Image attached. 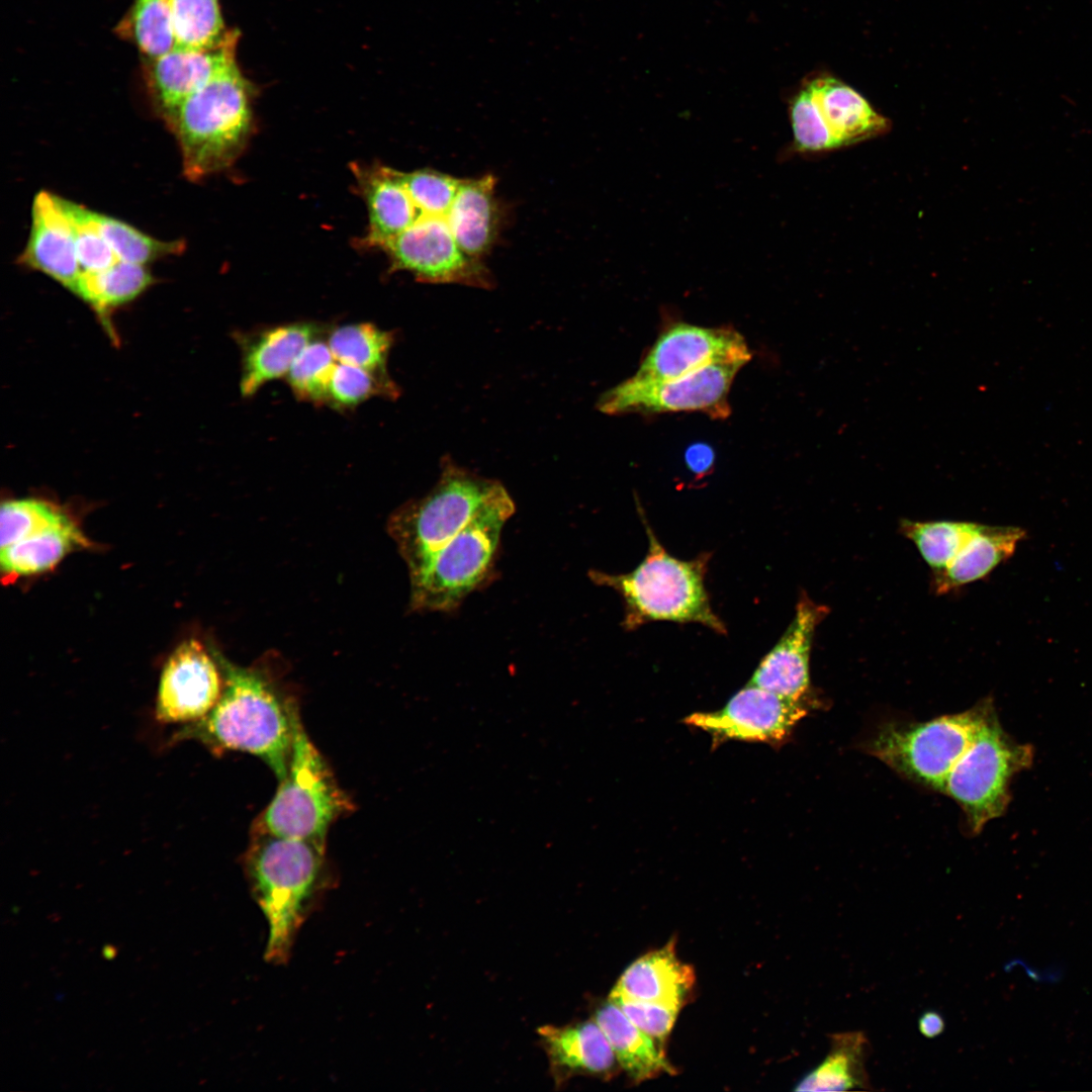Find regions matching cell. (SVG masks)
Instances as JSON below:
<instances>
[{
    "label": "cell",
    "instance_id": "20",
    "mask_svg": "<svg viewBox=\"0 0 1092 1092\" xmlns=\"http://www.w3.org/2000/svg\"><path fill=\"white\" fill-rule=\"evenodd\" d=\"M318 334L308 323L279 325L244 340L240 389L252 396L265 383L286 376L293 361Z\"/></svg>",
    "mask_w": 1092,
    "mask_h": 1092
},
{
    "label": "cell",
    "instance_id": "6",
    "mask_svg": "<svg viewBox=\"0 0 1092 1092\" xmlns=\"http://www.w3.org/2000/svg\"><path fill=\"white\" fill-rule=\"evenodd\" d=\"M503 488L498 480L480 476L444 456L433 488L423 497L402 505L388 521V533L408 573L421 568Z\"/></svg>",
    "mask_w": 1092,
    "mask_h": 1092
},
{
    "label": "cell",
    "instance_id": "9",
    "mask_svg": "<svg viewBox=\"0 0 1092 1092\" xmlns=\"http://www.w3.org/2000/svg\"><path fill=\"white\" fill-rule=\"evenodd\" d=\"M1032 758L1031 746L1012 741L993 711L951 768L941 793L961 805L973 833H978L1004 813L1010 801L1011 778L1028 767Z\"/></svg>",
    "mask_w": 1092,
    "mask_h": 1092
},
{
    "label": "cell",
    "instance_id": "16",
    "mask_svg": "<svg viewBox=\"0 0 1092 1092\" xmlns=\"http://www.w3.org/2000/svg\"><path fill=\"white\" fill-rule=\"evenodd\" d=\"M829 610L802 594L792 622L760 660L749 685L783 698L805 702L810 693V652L817 626Z\"/></svg>",
    "mask_w": 1092,
    "mask_h": 1092
},
{
    "label": "cell",
    "instance_id": "35",
    "mask_svg": "<svg viewBox=\"0 0 1092 1092\" xmlns=\"http://www.w3.org/2000/svg\"><path fill=\"white\" fill-rule=\"evenodd\" d=\"M69 519L48 502L34 498L4 502L0 514L1 549Z\"/></svg>",
    "mask_w": 1092,
    "mask_h": 1092
},
{
    "label": "cell",
    "instance_id": "15",
    "mask_svg": "<svg viewBox=\"0 0 1092 1092\" xmlns=\"http://www.w3.org/2000/svg\"><path fill=\"white\" fill-rule=\"evenodd\" d=\"M237 30H229L214 46L185 48L147 60L145 79L157 112L165 121L179 104L216 75L236 64Z\"/></svg>",
    "mask_w": 1092,
    "mask_h": 1092
},
{
    "label": "cell",
    "instance_id": "3",
    "mask_svg": "<svg viewBox=\"0 0 1092 1092\" xmlns=\"http://www.w3.org/2000/svg\"><path fill=\"white\" fill-rule=\"evenodd\" d=\"M648 538L644 559L628 573L611 574L590 570L593 582L616 590L624 602L623 627L633 631L654 621L701 624L718 634L726 627L711 607L705 587L710 560L703 553L692 560L670 555L660 544L645 516L641 515Z\"/></svg>",
    "mask_w": 1092,
    "mask_h": 1092
},
{
    "label": "cell",
    "instance_id": "28",
    "mask_svg": "<svg viewBox=\"0 0 1092 1092\" xmlns=\"http://www.w3.org/2000/svg\"><path fill=\"white\" fill-rule=\"evenodd\" d=\"M147 265L117 260L95 272H82L74 290L98 311H105L135 298L152 283Z\"/></svg>",
    "mask_w": 1092,
    "mask_h": 1092
},
{
    "label": "cell",
    "instance_id": "32",
    "mask_svg": "<svg viewBox=\"0 0 1092 1092\" xmlns=\"http://www.w3.org/2000/svg\"><path fill=\"white\" fill-rule=\"evenodd\" d=\"M978 527L979 524L971 522H900V532L916 545L932 571L947 565Z\"/></svg>",
    "mask_w": 1092,
    "mask_h": 1092
},
{
    "label": "cell",
    "instance_id": "33",
    "mask_svg": "<svg viewBox=\"0 0 1092 1092\" xmlns=\"http://www.w3.org/2000/svg\"><path fill=\"white\" fill-rule=\"evenodd\" d=\"M176 46L208 48L226 32L218 0H171Z\"/></svg>",
    "mask_w": 1092,
    "mask_h": 1092
},
{
    "label": "cell",
    "instance_id": "23",
    "mask_svg": "<svg viewBox=\"0 0 1092 1092\" xmlns=\"http://www.w3.org/2000/svg\"><path fill=\"white\" fill-rule=\"evenodd\" d=\"M1025 537L1021 528L979 527L959 553L943 568L932 571L931 588L938 595L980 579L1008 559Z\"/></svg>",
    "mask_w": 1092,
    "mask_h": 1092
},
{
    "label": "cell",
    "instance_id": "7",
    "mask_svg": "<svg viewBox=\"0 0 1092 1092\" xmlns=\"http://www.w3.org/2000/svg\"><path fill=\"white\" fill-rule=\"evenodd\" d=\"M292 747L286 777L281 780L257 830L273 835L325 843L331 823L349 807L321 753L291 703Z\"/></svg>",
    "mask_w": 1092,
    "mask_h": 1092
},
{
    "label": "cell",
    "instance_id": "43",
    "mask_svg": "<svg viewBox=\"0 0 1092 1092\" xmlns=\"http://www.w3.org/2000/svg\"><path fill=\"white\" fill-rule=\"evenodd\" d=\"M117 953H118V949L113 944L107 943V944L102 946L101 956H102L103 959H105L107 961H111V960L115 959Z\"/></svg>",
    "mask_w": 1092,
    "mask_h": 1092
},
{
    "label": "cell",
    "instance_id": "13",
    "mask_svg": "<svg viewBox=\"0 0 1092 1092\" xmlns=\"http://www.w3.org/2000/svg\"><path fill=\"white\" fill-rule=\"evenodd\" d=\"M806 705L747 684L720 710L694 713L685 722L719 740L779 744L807 714Z\"/></svg>",
    "mask_w": 1092,
    "mask_h": 1092
},
{
    "label": "cell",
    "instance_id": "34",
    "mask_svg": "<svg viewBox=\"0 0 1092 1092\" xmlns=\"http://www.w3.org/2000/svg\"><path fill=\"white\" fill-rule=\"evenodd\" d=\"M337 360L329 346L320 340L308 343L293 361L286 374L287 382L300 400L327 401L328 386Z\"/></svg>",
    "mask_w": 1092,
    "mask_h": 1092
},
{
    "label": "cell",
    "instance_id": "14",
    "mask_svg": "<svg viewBox=\"0 0 1092 1092\" xmlns=\"http://www.w3.org/2000/svg\"><path fill=\"white\" fill-rule=\"evenodd\" d=\"M222 689L223 676L218 664L198 640H186L163 667L156 717L168 724L197 722L212 710Z\"/></svg>",
    "mask_w": 1092,
    "mask_h": 1092
},
{
    "label": "cell",
    "instance_id": "39",
    "mask_svg": "<svg viewBox=\"0 0 1092 1092\" xmlns=\"http://www.w3.org/2000/svg\"><path fill=\"white\" fill-rule=\"evenodd\" d=\"M58 199L71 221L82 272L100 271L115 263L118 260L116 255L90 221L87 207L61 196Z\"/></svg>",
    "mask_w": 1092,
    "mask_h": 1092
},
{
    "label": "cell",
    "instance_id": "21",
    "mask_svg": "<svg viewBox=\"0 0 1092 1092\" xmlns=\"http://www.w3.org/2000/svg\"><path fill=\"white\" fill-rule=\"evenodd\" d=\"M494 189L495 178L489 174L461 179L445 215L459 247L480 261L493 247L499 232L500 209Z\"/></svg>",
    "mask_w": 1092,
    "mask_h": 1092
},
{
    "label": "cell",
    "instance_id": "10",
    "mask_svg": "<svg viewBox=\"0 0 1092 1092\" xmlns=\"http://www.w3.org/2000/svg\"><path fill=\"white\" fill-rule=\"evenodd\" d=\"M742 362L716 363L686 376L664 381H640L630 377L599 398L598 410L606 415L701 412L713 419L730 413L728 394Z\"/></svg>",
    "mask_w": 1092,
    "mask_h": 1092
},
{
    "label": "cell",
    "instance_id": "5",
    "mask_svg": "<svg viewBox=\"0 0 1092 1092\" xmlns=\"http://www.w3.org/2000/svg\"><path fill=\"white\" fill-rule=\"evenodd\" d=\"M515 504L503 488L411 578L410 607L416 612H451L491 574L503 528Z\"/></svg>",
    "mask_w": 1092,
    "mask_h": 1092
},
{
    "label": "cell",
    "instance_id": "37",
    "mask_svg": "<svg viewBox=\"0 0 1092 1092\" xmlns=\"http://www.w3.org/2000/svg\"><path fill=\"white\" fill-rule=\"evenodd\" d=\"M395 175L420 212L427 215L445 216L461 182V179L433 169L395 170Z\"/></svg>",
    "mask_w": 1092,
    "mask_h": 1092
},
{
    "label": "cell",
    "instance_id": "29",
    "mask_svg": "<svg viewBox=\"0 0 1092 1092\" xmlns=\"http://www.w3.org/2000/svg\"><path fill=\"white\" fill-rule=\"evenodd\" d=\"M394 338L373 324H349L331 332L328 344L338 362L388 376L386 364Z\"/></svg>",
    "mask_w": 1092,
    "mask_h": 1092
},
{
    "label": "cell",
    "instance_id": "2",
    "mask_svg": "<svg viewBox=\"0 0 1092 1092\" xmlns=\"http://www.w3.org/2000/svg\"><path fill=\"white\" fill-rule=\"evenodd\" d=\"M216 655L223 676L221 695L205 717L183 726L174 740L191 738L212 749L248 752L283 780L292 747L291 702H283L259 671Z\"/></svg>",
    "mask_w": 1092,
    "mask_h": 1092
},
{
    "label": "cell",
    "instance_id": "38",
    "mask_svg": "<svg viewBox=\"0 0 1092 1092\" xmlns=\"http://www.w3.org/2000/svg\"><path fill=\"white\" fill-rule=\"evenodd\" d=\"M790 119L796 152L822 154L837 150L807 84L791 101Z\"/></svg>",
    "mask_w": 1092,
    "mask_h": 1092
},
{
    "label": "cell",
    "instance_id": "30",
    "mask_svg": "<svg viewBox=\"0 0 1092 1092\" xmlns=\"http://www.w3.org/2000/svg\"><path fill=\"white\" fill-rule=\"evenodd\" d=\"M119 27L147 60L176 47L171 0H133Z\"/></svg>",
    "mask_w": 1092,
    "mask_h": 1092
},
{
    "label": "cell",
    "instance_id": "27",
    "mask_svg": "<svg viewBox=\"0 0 1092 1092\" xmlns=\"http://www.w3.org/2000/svg\"><path fill=\"white\" fill-rule=\"evenodd\" d=\"M88 540L71 519L1 549L0 563L8 576H26L49 570Z\"/></svg>",
    "mask_w": 1092,
    "mask_h": 1092
},
{
    "label": "cell",
    "instance_id": "42",
    "mask_svg": "<svg viewBox=\"0 0 1092 1092\" xmlns=\"http://www.w3.org/2000/svg\"><path fill=\"white\" fill-rule=\"evenodd\" d=\"M919 1032L926 1038H935L945 1029V1021L936 1010H926L918 1018Z\"/></svg>",
    "mask_w": 1092,
    "mask_h": 1092
},
{
    "label": "cell",
    "instance_id": "25",
    "mask_svg": "<svg viewBox=\"0 0 1092 1092\" xmlns=\"http://www.w3.org/2000/svg\"><path fill=\"white\" fill-rule=\"evenodd\" d=\"M594 1019L606 1034L620 1067L633 1082L674 1073L660 1044L637 1027L612 1000L596 1009Z\"/></svg>",
    "mask_w": 1092,
    "mask_h": 1092
},
{
    "label": "cell",
    "instance_id": "4",
    "mask_svg": "<svg viewBox=\"0 0 1092 1092\" xmlns=\"http://www.w3.org/2000/svg\"><path fill=\"white\" fill-rule=\"evenodd\" d=\"M250 92L234 64L189 95L165 120L179 145L188 180L225 170L242 153L252 129Z\"/></svg>",
    "mask_w": 1092,
    "mask_h": 1092
},
{
    "label": "cell",
    "instance_id": "1",
    "mask_svg": "<svg viewBox=\"0 0 1092 1092\" xmlns=\"http://www.w3.org/2000/svg\"><path fill=\"white\" fill-rule=\"evenodd\" d=\"M244 871L268 924L264 959L285 965L299 929L330 883L325 843L257 830L244 857Z\"/></svg>",
    "mask_w": 1092,
    "mask_h": 1092
},
{
    "label": "cell",
    "instance_id": "12",
    "mask_svg": "<svg viewBox=\"0 0 1092 1092\" xmlns=\"http://www.w3.org/2000/svg\"><path fill=\"white\" fill-rule=\"evenodd\" d=\"M750 358L744 338L732 329L677 323L659 335L632 377L640 381L671 380L711 364H746Z\"/></svg>",
    "mask_w": 1092,
    "mask_h": 1092
},
{
    "label": "cell",
    "instance_id": "22",
    "mask_svg": "<svg viewBox=\"0 0 1092 1092\" xmlns=\"http://www.w3.org/2000/svg\"><path fill=\"white\" fill-rule=\"evenodd\" d=\"M696 981L693 968L676 956L674 940L635 960L611 993L681 1006Z\"/></svg>",
    "mask_w": 1092,
    "mask_h": 1092
},
{
    "label": "cell",
    "instance_id": "8",
    "mask_svg": "<svg viewBox=\"0 0 1092 1092\" xmlns=\"http://www.w3.org/2000/svg\"><path fill=\"white\" fill-rule=\"evenodd\" d=\"M988 701L927 722L884 727L870 751L904 777L941 792L962 754L993 712Z\"/></svg>",
    "mask_w": 1092,
    "mask_h": 1092
},
{
    "label": "cell",
    "instance_id": "36",
    "mask_svg": "<svg viewBox=\"0 0 1092 1092\" xmlns=\"http://www.w3.org/2000/svg\"><path fill=\"white\" fill-rule=\"evenodd\" d=\"M379 394L395 397L398 388L388 376L337 361L326 402L337 407H351Z\"/></svg>",
    "mask_w": 1092,
    "mask_h": 1092
},
{
    "label": "cell",
    "instance_id": "17",
    "mask_svg": "<svg viewBox=\"0 0 1092 1092\" xmlns=\"http://www.w3.org/2000/svg\"><path fill=\"white\" fill-rule=\"evenodd\" d=\"M18 263L48 275L74 292L82 270L73 228L58 195L42 190L34 196L29 236Z\"/></svg>",
    "mask_w": 1092,
    "mask_h": 1092
},
{
    "label": "cell",
    "instance_id": "41",
    "mask_svg": "<svg viewBox=\"0 0 1092 1092\" xmlns=\"http://www.w3.org/2000/svg\"><path fill=\"white\" fill-rule=\"evenodd\" d=\"M686 462L695 475H705L714 462L713 450L705 444L692 445L686 452Z\"/></svg>",
    "mask_w": 1092,
    "mask_h": 1092
},
{
    "label": "cell",
    "instance_id": "26",
    "mask_svg": "<svg viewBox=\"0 0 1092 1092\" xmlns=\"http://www.w3.org/2000/svg\"><path fill=\"white\" fill-rule=\"evenodd\" d=\"M870 1041L862 1031L830 1035V1050L824 1060L805 1075L795 1091L871 1090L867 1059Z\"/></svg>",
    "mask_w": 1092,
    "mask_h": 1092
},
{
    "label": "cell",
    "instance_id": "18",
    "mask_svg": "<svg viewBox=\"0 0 1092 1092\" xmlns=\"http://www.w3.org/2000/svg\"><path fill=\"white\" fill-rule=\"evenodd\" d=\"M557 1085L574 1076L608 1080L620 1067L615 1053L595 1019L565 1026L545 1025L538 1029Z\"/></svg>",
    "mask_w": 1092,
    "mask_h": 1092
},
{
    "label": "cell",
    "instance_id": "31",
    "mask_svg": "<svg viewBox=\"0 0 1092 1092\" xmlns=\"http://www.w3.org/2000/svg\"><path fill=\"white\" fill-rule=\"evenodd\" d=\"M87 215L118 260L147 265L184 251L182 241H161L116 217L87 208Z\"/></svg>",
    "mask_w": 1092,
    "mask_h": 1092
},
{
    "label": "cell",
    "instance_id": "24",
    "mask_svg": "<svg viewBox=\"0 0 1092 1092\" xmlns=\"http://www.w3.org/2000/svg\"><path fill=\"white\" fill-rule=\"evenodd\" d=\"M358 179L369 214L364 246L380 248L422 215L396 178L394 169L383 166L364 169Z\"/></svg>",
    "mask_w": 1092,
    "mask_h": 1092
},
{
    "label": "cell",
    "instance_id": "19",
    "mask_svg": "<svg viewBox=\"0 0 1092 1092\" xmlns=\"http://www.w3.org/2000/svg\"><path fill=\"white\" fill-rule=\"evenodd\" d=\"M806 84L836 149L884 135L891 129L889 118L838 78L821 74Z\"/></svg>",
    "mask_w": 1092,
    "mask_h": 1092
},
{
    "label": "cell",
    "instance_id": "40",
    "mask_svg": "<svg viewBox=\"0 0 1092 1092\" xmlns=\"http://www.w3.org/2000/svg\"><path fill=\"white\" fill-rule=\"evenodd\" d=\"M609 999L657 1042H662L669 1035L681 1009V1006L674 1004L638 1000L615 993H611Z\"/></svg>",
    "mask_w": 1092,
    "mask_h": 1092
},
{
    "label": "cell",
    "instance_id": "11",
    "mask_svg": "<svg viewBox=\"0 0 1092 1092\" xmlns=\"http://www.w3.org/2000/svg\"><path fill=\"white\" fill-rule=\"evenodd\" d=\"M394 271L419 281L491 288V274L480 260L459 247L445 216L422 214L410 228L380 247Z\"/></svg>",
    "mask_w": 1092,
    "mask_h": 1092
}]
</instances>
